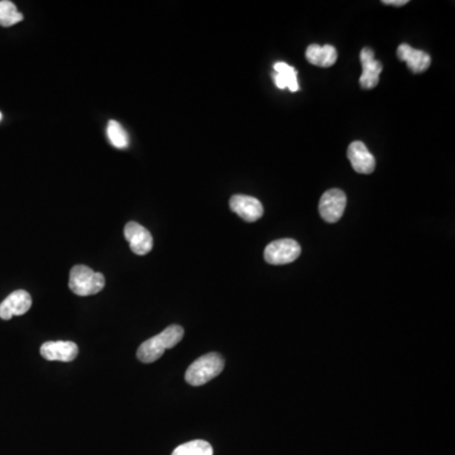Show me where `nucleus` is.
<instances>
[{
  "label": "nucleus",
  "instance_id": "1",
  "mask_svg": "<svg viewBox=\"0 0 455 455\" xmlns=\"http://www.w3.org/2000/svg\"><path fill=\"white\" fill-rule=\"evenodd\" d=\"M183 326H170L159 335L148 339L137 350V358L142 363H154L160 359L167 349H171L183 340Z\"/></svg>",
  "mask_w": 455,
  "mask_h": 455
},
{
  "label": "nucleus",
  "instance_id": "2",
  "mask_svg": "<svg viewBox=\"0 0 455 455\" xmlns=\"http://www.w3.org/2000/svg\"><path fill=\"white\" fill-rule=\"evenodd\" d=\"M224 369V359L218 353H209L196 359L188 368L185 379L191 386H202L218 377Z\"/></svg>",
  "mask_w": 455,
  "mask_h": 455
},
{
  "label": "nucleus",
  "instance_id": "3",
  "mask_svg": "<svg viewBox=\"0 0 455 455\" xmlns=\"http://www.w3.org/2000/svg\"><path fill=\"white\" fill-rule=\"evenodd\" d=\"M105 286V277L100 272H95L89 267H72L70 271L69 287L77 296H91L100 292Z\"/></svg>",
  "mask_w": 455,
  "mask_h": 455
},
{
  "label": "nucleus",
  "instance_id": "4",
  "mask_svg": "<svg viewBox=\"0 0 455 455\" xmlns=\"http://www.w3.org/2000/svg\"><path fill=\"white\" fill-rule=\"evenodd\" d=\"M301 255L300 244L290 239H278L270 243L265 249V260L267 263L273 266H282L289 265L291 262L297 260Z\"/></svg>",
  "mask_w": 455,
  "mask_h": 455
},
{
  "label": "nucleus",
  "instance_id": "5",
  "mask_svg": "<svg viewBox=\"0 0 455 455\" xmlns=\"http://www.w3.org/2000/svg\"><path fill=\"white\" fill-rule=\"evenodd\" d=\"M347 207V195L339 189L328 190L321 196L319 202V213L326 223H337L343 217Z\"/></svg>",
  "mask_w": 455,
  "mask_h": 455
},
{
  "label": "nucleus",
  "instance_id": "6",
  "mask_svg": "<svg viewBox=\"0 0 455 455\" xmlns=\"http://www.w3.org/2000/svg\"><path fill=\"white\" fill-rule=\"evenodd\" d=\"M125 237L129 243L132 252L136 255H146L154 248L152 234L136 221H129L125 225Z\"/></svg>",
  "mask_w": 455,
  "mask_h": 455
},
{
  "label": "nucleus",
  "instance_id": "7",
  "mask_svg": "<svg viewBox=\"0 0 455 455\" xmlns=\"http://www.w3.org/2000/svg\"><path fill=\"white\" fill-rule=\"evenodd\" d=\"M231 212L237 214L243 220L253 223L263 215V205L258 199L253 196L234 195L229 201Z\"/></svg>",
  "mask_w": 455,
  "mask_h": 455
},
{
  "label": "nucleus",
  "instance_id": "8",
  "mask_svg": "<svg viewBox=\"0 0 455 455\" xmlns=\"http://www.w3.org/2000/svg\"><path fill=\"white\" fill-rule=\"evenodd\" d=\"M32 306V297L27 291L17 290L0 304V319L11 320L13 316H21Z\"/></svg>",
  "mask_w": 455,
  "mask_h": 455
},
{
  "label": "nucleus",
  "instance_id": "9",
  "mask_svg": "<svg viewBox=\"0 0 455 455\" xmlns=\"http://www.w3.org/2000/svg\"><path fill=\"white\" fill-rule=\"evenodd\" d=\"M361 62L363 71H362V76L359 79V83L363 89H374L379 83V75L382 72V64L374 59L373 50L368 47L362 50Z\"/></svg>",
  "mask_w": 455,
  "mask_h": 455
},
{
  "label": "nucleus",
  "instance_id": "10",
  "mask_svg": "<svg viewBox=\"0 0 455 455\" xmlns=\"http://www.w3.org/2000/svg\"><path fill=\"white\" fill-rule=\"evenodd\" d=\"M348 159L355 171L362 175H369L376 168V160L373 154L361 141H355L349 144Z\"/></svg>",
  "mask_w": 455,
  "mask_h": 455
},
{
  "label": "nucleus",
  "instance_id": "11",
  "mask_svg": "<svg viewBox=\"0 0 455 455\" xmlns=\"http://www.w3.org/2000/svg\"><path fill=\"white\" fill-rule=\"evenodd\" d=\"M397 57L408 64V70L414 74H422L432 65L430 54L425 51L416 50L406 43H402L397 48Z\"/></svg>",
  "mask_w": 455,
  "mask_h": 455
},
{
  "label": "nucleus",
  "instance_id": "12",
  "mask_svg": "<svg viewBox=\"0 0 455 455\" xmlns=\"http://www.w3.org/2000/svg\"><path fill=\"white\" fill-rule=\"evenodd\" d=\"M79 355L74 342H47L41 347V355L50 362H72Z\"/></svg>",
  "mask_w": 455,
  "mask_h": 455
},
{
  "label": "nucleus",
  "instance_id": "13",
  "mask_svg": "<svg viewBox=\"0 0 455 455\" xmlns=\"http://www.w3.org/2000/svg\"><path fill=\"white\" fill-rule=\"evenodd\" d=\"M305 56L311 65L330 67L337 62L338 52L337 50L330 45H326V46L310 45Z\"/></svg>",
  "mask_w": 455,
  "mask_h": 455
},
{
  "label": "nucleus",
  "instance_id": "14",
  "mask_svg": "<svg viewBox=\"0 0 455 455\" xmlns=\"http://www.w3.org/2000/svg\"><path fill=\"white\" fill-rule=\"evenodd\" d=\"M273 81L276 83L278 89H289L292 93L300 89L299 81H297V71L292 66L287 65L284 62L275 64Z\"/></svg>",
  "mask_w": 455,
  "mask_h": 455
},
{
  "label": "nucleus",
  "instance_id": "15",
  "mask_svg": "<svg viewBox=\"0 0 455 455\" xmlns=\"http://www.w3.org/2000/svg\"><path fill=\"white\" fill-rule=\"evenodd\" d=\"M22 13L18 12L17 6L9 0L0 1V25L1 27H12L14 24L23 21Z\"/></svg>",
  "mask_w": 455,
  "mask_h": 455
},
{
  "label": "nucleus",
  "instance_id": "16",
  "mask_svg": "<svg viewBox=\"0 0 455 455\" xmlns=\"http://www.w3.org/2000/svg\"><path fill=\"white\" fill-rule=\"evenodd\" d=\"M172 455H213V447L205 440H192L178 447Z\"/></svg>",
  "mask_w": 455,
  "mask_h": 455
},
{
  "label": "nucleus",
  "instance_id": "17",
  "mask_svg": "<svg viewBox=\"0 0 455 455\" xmlns=\"http://www.w3.org/2000/svg\"><path fill=\"white\" fill-rule=\"evenodd\" d=\"M107 134L113 146L119 149L128 147L129 138L125 128L119 125L117 120H109L107 127Z\"/></svg>",
  "mask_w": 455,
  "mask_h": 455
},
{
  "label": "nucleus",
  "instance_id": "18",
  "mask_svg": "<svg viewBox=\"0 0 455 455\" xmlns=\"http://www.w3.org/2000/svg\"><path fill=\"white\" fill-rule=\"evenodd\" d=\"M382 3L386 6H406L408 1V0H384Z\"/></svg>",
  "mask_w": 455,
  "mask_h": 455
},
{
  "label": "nucleus",
  "instance_id": "19",
  "mask_svg": "<svg viewBox=\"0 0 455 455\" xmlns=\"http://www.w3.org/2000/svg\"><path fill=\"white\" fill-rule=\"evenodd\" d=\"M1 119H3V114H1V113H0V120H1Z\"/></svg>",
  "mask_w": 455,
  "mask_h": 455
}]
</instances>
